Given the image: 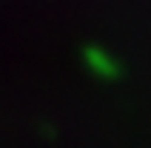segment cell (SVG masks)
Returning a JSON list of instances; mask_svg holds the SVG:
<instances>
[{
    "label": "cell",
    "mask_w": 151,
    "mask_h": 148,
    "mask_svg": "<svg viewBox=\"0 0 151 148\" xmlns=\"http://www.w3.org/2000/svg\"><path fill=\"white\" fill-rule=\"evenodd\" d=\"M83 66L88 68L94 77H100V80H117L120 71H123L117 57H114L111 51H106L103 46H97V43H88L83 49Z\"/></svg>",
    "instance_id": "cell-1"
}]
</instances>
